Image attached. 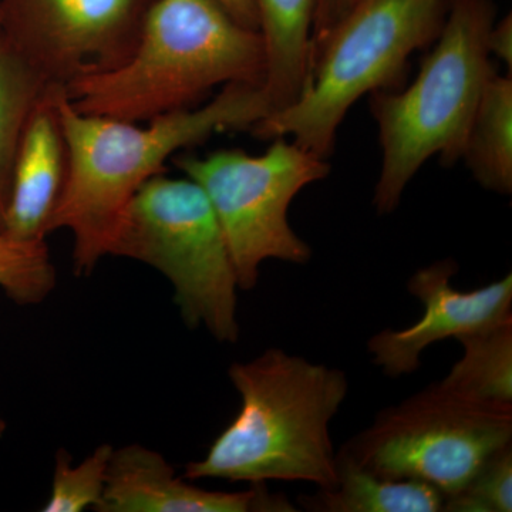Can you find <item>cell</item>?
Segmentation results:
<instances>
[{"instance_id": "6da1fadb", "label": "cell", "mask_w": 512, "mask_h": 512, "mask_svg": "<svg viewBox=\"0 0 512 512\" xmlns=\"http://www.w3.org/2000/svg\"><path fill=\"white\" fill-rule=\"evenodd\" d=\"M67 146V173L49 222V234L74 235L77 275H87L107 255L121 215L136 192L165 173V163L183 148L204 143L224 130H244L269 116L262 86L231 83L205 106L133 121L90 116L74 109L62 90L57 99Z\"/></svg>"}, {"instance_id": "7a4b0ae2", "label": "cell", "mask_w": 512, "mask_h": 512, "mask_svg": "<svg viewBox=\"0 0 512 512\" xmlns=\"http://www.w3.org/2000/svg\"><path fill=\"white\" fill-rule=\"evenodd\" d=\"M265 73L261 33L218 0H154L133 55L66 93L80 113L136 123L197 107L218 86H262Z\"/></svg>"}, {"instance_id": "3957f363", "label": "cell", "mask_w": 512, "mask_h": 512, "mask_svg": "<svg viewBox=\"0 0 512 512\" xmlns=\"http://www.w3.org/2000/svg\"><path fill=\"white\" fill-rule=\"evenodd\" d=\"M228 375L241 409L207 456L187 464L184 477L332 487L338 470L329 426L348 397L346 373L272 348L234 363Z\"/></svg>"}, {"instance_id": "277c9868", "label": "cell", "mask_w": 512, "mask_h": 512, "mask_svg": "<svg viewBox=\"0 0 512 512\" xmlns=\"http://www.w3.org/2000/svg\"><path fill=\"white\" fill-rule=\"evenodd\" d=\"M495 22L490 0H453L434 47L409 87L372 93L382 168L373 205L380 215L397 210L407 185L430 158L456 164L478 100L494 67L487 36Z\"/></svg>"}, {"instance_id": "5b68a950", "label": "cell", "mask_w": 512, "mask_h": 512, "mask_svg": "<svg viewBox=\"0 0 512 512\" xmlns=\"http://www.w3.org/2000/svg\"><path fill=\"white\" fill-rule=\"evenodd\" d=\"M446 9V0H362L352 6L313 56L305 93L256 123L252 134L289 138L328 160L353 104L365 94L397 90L410 56L439 36Z\"/></svg>"}, {"instance_id": "8992f818", "label": "cell", "mask_w": 512, "mask_h": 512, "mask_svg": "<svg viewBox=\"0 0 512 512\" xmlns=\"http://www.w3.org/2000/svg\"><path fill=\"white\" fill-rule=\"evenodd\" d=\"M107 255L153 266L173 285L188 328L237 342V275L211 202L191 178L164 173L147 181L121 215Z\"/></svg>"}, {"instance_id": "52a82bcc", "label": "cell", "mask_w": 512, "mask_h": 512, "mask_svg": "<svg viewBox=\"0 0 512 512\" xmlns=\"http://www.w3.org/2000/svg\"><path fill=\"white\" fill-rule=\"evenodd\" d=\"M261 156L217 150L207 157L181 154L178 170L195 181L211 202L241 291L259 281L268 259L303 265L312 249L289 224L296 195L328 177L330 165L286 137L271 140Z\"/></svg>"}, {"instance_id": "ba28073f", "label": "cell", "mask_w": 512, "mask_h": 512, "mask_svg": "<svg viewBox=\"0 0 512 512\" xmlns=\"http://www.w3.org/2000/svg\"><path fill=\"white\" fill-rule=\"evenodd\" d=\"M512 441V406L477 402L434 383L383 410L339 457L376 476L412 478L456 494Z\"/></svg>"}, {"instance_id": "9c48e42d", "label": "cell", "mask_w": 512, "mask_h": 512, "mask_svg": "<svg viewBox=\"0 0 512 512\" xmlns=\"http://www.w3.org/2000/svg\"><path fill=\"white\" fill-rule=\"evenodd\" d=\"M154 0H0V37L49 86L66 89L133 55Z\"/></svg>"}, {"instance_id": "30bf717a", "label": "cell", "mask_w": 512, "mask_h": 512, "mask_svg": "<svg viewBox=\"0 0 512 512\" xmlns=\"http://www.w3.org/2000/svg\"><path fill=\"white\" fill-rule=\"evenodd\" d=\"M457 272L453 259H443L410 278L409 292L424 306L420 320L406 329L382 330L367 343L373 362L384 375L400 377L417 372L421 353L433 343L512 319L511 274L463 292L451 282Z\"/></svg>"}, {"instance_id": "8fae6325", "label": "cell", "mask_w": 512, "mask_h": 512, "mask_svg": "<svg viewBox=\"0 0 512 512\" xmlns=\"http://www.w3.org/2000/svg\"><path fill=\"white\" fill-rule=\"evenodd\" d=\"M100 512H256L296 511L265 484L224 493L188 483L157 451L131 444L113 451Z\"/></svg>"}, {"instance_id": "7c38bea8", "label": "cell", "mask_w": 512, "mask_h": 512, "mask_svg": "<svg viewBox=\"0 0 512 512\" xmlns=\"http://www.w3.org/2000/svg\"><path fill=\"white\" fill-rule=\"evenodd\" d=\"M64 87L50 86L37 100L20 134L2 234L45 242L67 173V146L57 111Z\"/></svg>"}, {"instance_id": "4fadbf2b", "label": "cell", "mask_w": 512, "mask_h": 512, "mask_svg": "<svg viewBox=\"0 0 512 512\" xmlns=\"http://www.w3.org/2000/svg\"><path fill=\"white\" fill-rule=\"evenodd\" d=\"M319 0H255L264 39L262 92L271 113L292 106L311 82L313 25Z\"/></svg>"}, {"instance_id": "5bb4252c", "label": "cell", "mask_w": 512, "mask_h": 512, "mask_svg": "<svg viewBox=\"0 0 512 512\" xmlns=\"http://www.w3.org/2000/svg\"><path fill=\"white\" fill-rule=\"evenodd\" d=\"M335 484L302 495L303 510L315 512H439L446 497L436 487L412 478L376 476L336 454Z\"/></svg>"}, {"instance_id": "9a60e30c", "label": "cell", "mask_w": 512, "mask_h": 512, "mask_svg": "<svg viewBox=\"0 0 512 512\" xmlns=\"http://www.w3.org/2000/svg\"><path fill=\"white\" fill-rule=\"evenodd\" d=\"M463 160L485 190L512 191V79L493 70L478 100Z\"/></svg>"}, {"instance_id": "2e32d148", "label": "cell", "mask_w": 512, "mask_h": 512, "mask_svg": "<svg viewBox=\"0 0 512 512\" xmlns=\"http://www.w3.org/2000/svg\"><path fill=\"white\" fill-rule=\"evenodd\" d=\"M456 340L463 356L440 383L477 402L512 406V319Z\"/></svg>"}, {"instance_id": "e0dca14e", "label": "cell", "mask_w": 512, "mask_h": 512, "mask_svg": "<svg viewBox=\"0 0 512 512\" xmlns=\"http://www.w3.org/2000/svg\"><path fill=\"white\" fill-rule=\"evenodd\" d=\"M49 87L0 37V231L8 208L20 134L30 111Z\"/></svg>"}, {"instance_id": "ac0fdd59", "label": "cell", "mask_w": 512, "mask_h": 512, "mask_svg": "<svg viewBox=\"0 0 512 512\" xmlns=\"http://www.w3.org/2000/svg\"><path fill=\"white\" fill-rule=\"evenodd\" d=\"M56 285L46 242H20L0 232V288L19 305L45 301Z\"/></svg>"}, {"instance_id": "d6986e66", "label": "cell", "mask_w": 512, "mask_h": 512, "mask_svg": "<svg viewBox=\"0 0 512 512\" xmlns=\"http://www.w3.org/2000/svg\"><path fill=\"white\" fill-rule=\"evenodd\" d=\"M114 448L101 444L82 463L72 466L66 450L57 451L55 476L43 512H83L97 510L106 488Z\"/></svg>"}, {"instance_id": "ffe728a7", "label": "cell", "mask_w": 512, "mask_h": 512, "mask_svg": "<svg viewBox=\"0 0 512 512\" xmlns=\"http://www.w3.org/2000/svg\"><path fill=\"white\" fill-rule=\"evenodd\" d=\"M444 511L511 512V444L491 454L461 490L447 497Z\"/></svg>"}, {"instance_id": "44dd1931", "label": "cell", "mask_w": 512, "mask_h": 512, "mask_svg": "<svg viewBox=\"0 0 512 512\" xmlns=\"http://www.w3.org/2000/svg\"><path fill=\"white\" fill-rule=\"evenodd\" d=\"M345 12V0H319L313 25V56Z\"/></svg>"}, {"instance_id": "7402d4cb", "label": "cell", "mask_w": 512, "mask_h": 512, "mask_svg": "<svg viewBox=\"0 0 512 512\" xmlns=\"http://www.w3.org/2000/svg\"><path fill=\"white\" fill-rule=\"evenodd\" d=\"M488 55L494 56L512 70V16L508 15L500 22L493 23L487 36Z\"/></svg>"}, {"instance_id": "603a6c76", "label": "cell", "mask_w": 512, "mask_h": 512, "mask_svg": "<svg viewBox=\"0 0 512 512\" xmlns=\"http://www.w3.org/2000/svg\"><path fill=\"white\" fill-rule=\"evenodd\" d=\"M225 9L247 28L259 30L255 0H218Z\"/></svg>"}, {"instance_id": "cb8c5ba5", "label": "cell", "mask_w": 512, "mask_h": 512, "mask_svg": "<svg viewBox=\"0 0 512 512\" xmlns=\"http://www.w3.org/2000/svg\"><path fill=\"white\" fill-rule=\"evenodd\" d=\"M359 2H362V0H345V12H343V15H345L352 6L357 5Z\"/></svg>"}, {"instance_id": "d4e9b609", "label": "cell", "mask_w": 512, "mask_h": 512, "mask_svg": "<svg viewBox=\"0 0 512 512\" xmlns=\"http://www.w3.org/2000/svg\"><path fill=\"white\" fill-rule=\"evenodd\" d=\"M5 431H6V423H5V420H3V417L0 416V437H2L3 434H5Z\"/></svg>"}]
</instances>
